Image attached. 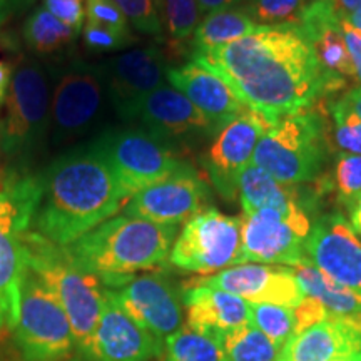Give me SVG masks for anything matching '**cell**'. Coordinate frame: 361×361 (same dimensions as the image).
Instances as JSON below:
<instances>
[{
    "label": "cell",
    "mask_w": 361,
    "mask_h": 361,
    "mask_svg": "<svg viewBox=\"0 0 361 361\" xmlns=\"http://www.w3.org/2000/svg\"><path fill=\"white\" fill-rule=\"evenodd\" d=\"M303 186L279 183L251 162L238 179V197L245 214L271 209L298 223H313L311 216L323 194L316 184L314 189Z\"/></svg>",
    "instance_id": "cell-21"
},
{
    "label": "cell",
    "mask_w": 361,
    "mask_h": 361,
    "mask_svg": "<svg viewBox=\"0 0 361 361\" xmlns=\"http://www.w3.org/2000/svg\"><path fill=\"white\" fill-rule=\"evenodd\" d=\"M51 79L39 61H22L13 71L2 124V152L24 157L42 144L51 128Z\"/></svg>",
    "instance_id": "cell-9"
},
{
    "label": "cell",
    "mask_w": 361,
    "mask_h": 361,
    "mask_svg": "<svg viewBox=\"0 0 361 361\" xmlns=\"http://www.w3.org/2000/svg\"><path fill=\"white\" fill-rule=\"evenodd\" d=\"M350 218H351V228L355 229V233H358L361 236V196L350 204Z\"/></svg>",
    "instance_id": "cell-46"
},
{
    "label": "cell",
    "mask_w": 361,
    "mask_h": 361,
    "mask_svg": "<svg viewBox=\"0 0 361 361\" xmlns=\"http://www.w3.org/2000/svg\"><path fill=\"white\" fill-rule=\"evenodd\" d=\"M94 144L111 166L126 202L144 188L189 166L176 154L173 146L144 129L109 130L97 137Z\"/></svg>",
    "instance_id": "cell-8"
},
{
    "label": "cell",
    "mask_w": 361,
    "mask_h": 361,
    "mask_svg": "<svg viewBox=\"0 0 361 361\" xmlns=\"http://www.w3.org/2000/svg\"><path fill=\"white\" fill-rule=\"evenodd\" d=\"M310 0H250L245 7L259 25H298Z\"/></svg>",
    "instance_id": "cell-33"
},
{
    "label": "cell",
    "mask_w": 361,
    "mask_h": 361,
    "mask_svg": "<svg viewBox=\"0 0 361 361\" xmlns=\"http://www.w3.org/2000/svg\"><path fill=\"white\" fill-rule=\"evenodd\" d=\"M106 290L135 324L157 340L164 341L184 326L183 295L166 273L146 271Z\"/></svg>",
    "instance_id": "cell-13"
},
{
    "label": "cell",
    "mask_w": 361,
    "mask_h": 361,
    "mask_svg": "<svg viewBox=\"0 0 361 361\" xmlns=\"http://www.w3.org/2000/svg\"><path fill=\"white\" fill-rule=\"evenodd\" d=\"M40 201V174L25 168L0 169V333L20 318L25 256L22 238L32 228Z\"/></svg>",
    "instance_id": "cell-4"
},
{
    "label": "cell",
    "mask_w": 361,
    "mask_h": 361,
    "mask_svg": "<svg viewBox=\"0 0 361 361\" xmlns=\"http://www.w3.org/2000/svg\"><path fill=\"white\" fill-rule=\"evenodd\" d=\"M293 271L305 295L316 298L328 311L335 314L361 316V295L331 281L316 269L308 258L293 266Z\"/></svg>",
    "instance_id": "cell-27"
},
{
    "label": "cell",
    "mask_w": 361,
    "mask_h": 361,
    "mask_svg": "<svg viewBox=\"0 0 361 361\" xmlns=\"http://www.w3.org/2000/svg\"><path fill=\"white\" fill-rule=\"evenodd\" d=\"M343 13L335 0H311L298 27L326 75L341 87L355 79V69L341 30Z\"/></svg>",
    "instance_id": "cell-22"
},
{
    "label": "cell",
    "mask_w": 361,
    "mask_h": 361,
    "mask_svg": "<svg viewBox=\"0 0 361 361\" xmlns=\"http://www.w3.org/2000/svg\"><path fill=\"white\" fill-rule=\"evenodd\" d=\"M341 30H343V37H345L346 47H348L350 57H351V64H353L355 69V79L356 82L361 85V30L355 29L353 25L348 24L343 17L341 22Z\"/></svg>",
    "instance_id": "cell-41"
},
{
    "label": "cell",
    "mask_w": 361,
    "mask_h": 361,
    "mask_svg": "<svg viewBox=\"0 0 361 361\" xmlns=\"http://www.w3.org/2000/svg\"><path fill=\"white\" fill-rule=\"evenodd\" d=\"M107 96L102 66L74 62L56 80L51 99L52 141L79 137L96 124Z\"/></svg>",
    "instance_id": "cell-12"
},
{
    "label": "cell",
    "mask_w": 361,
    "mask_h": 361,
    "mask_svg": "<svg viewBox=\"0 0 361 361\" xmlns=\"http://www.w3.org/2000/svg\"><path fill=\"white\" fill-rule=\"evenodd\" d=\"M305 252L324 276L361 295V241L341 213H328L313 221Z\"/></svg>",
    "instance_id": "cell-18"
},
{
    "label": "cell",
    "mask_w": 361,
    "mask_h": 361,
    "mask_svg": "<svg viewBox=\"0 0 361 361\" xmlns=\"http://www.w3.org/2000/svg\"><path fill=\"white\" fill-rule=\"evenodd\" d=\"M340 101L345 104L348 109L353 111L356 116L361 117V85H356V87L350 89L348 92L343 94Z\"/></svg>",
    "instance_id": "cell-45"
},
{
    "label": "cell",
    "mask_w": 361,
    "mask_h": 361,
    "mask_svg": "<svg viewBox=\"0 0 361 361\" xmlns=\"http://www.w3.org/2000/svg\"><path fill=\"white\" fill-rule=\"evenodd\" d=\"M361 351V316L335 314L298 333L283 346L278 361H333Z\"/></svg>",
    "instance_id": "cell-24"
},
{
    "label": "cell",
    "mask_w": 361,
    "mask_h": 361,
    "mask_svg": "<svg viewBox=\"0 0 361 361\" xmlns=\"http://www.w3.org/2000/svg\"><path fill=\"white\" fill-rule=\"evenodd\" d=\"M241 218L206 207L186 221L176 236L169 263L186 273L211 276L239 264Z\"/></svg>",
    "instance_id": "cell-10"
},
{
    "label": "cell",
    "mask_w": 361,
    "mask_h": 361,
    "mask_svg": "<svg viewBox=\"0 0 361 361\" xmlns=\"http://www.w3.org/2000/svg\"><path fill=\"white\" fill-rule=\"evenodd\" d=\"M335 2L345 17L361 12V0H335Z\"/></svg>",
    "instance_id": "cell-47"
},
{
    "label": "cell",
    "mask_w": 361,
    "mask_h": 361,
    "mask_svg": "<svg viewBox=\"0 0 361 361\" xmlns=\"http://www.w3.org/2000/svg\"><path fill=\"white\" fill-rule=\"evenodd\" d=\"M44 7L62 24L80 34L85 24V0H44Z\"/></svg>",
    "instance_id": "cell-39"
},
{
    "label": "cell",
    "mask_w": 361,
    "mask_h": 361,
    "mask_svg": "<svg viewBox=\"0 0 361 361\" xmlns=\"http://www.w3.org/2000/svg\"><path fill=\"white\" fill-rule=\"evenodd\" d=\"M194 281L231 293L250 305L296 308L306 296L293 268L278 264H236Z\"/></svg>",
    "instance_id": "cell-19"
},
{
    "label": "cell",
    "mask_w": 361,
    "mask_h": 361,
    "mask_svg": "<svg viewBox=\"0 0 361 361\" xmlns=\"http://www.w3.org/2000/svg\"><path fill=\"white\" fill-rule=\"evenodd\" d=\"M166 80L184 94L218 130L247 109L223 79L192 61L169 67Z\"/></svg>",
    "instance_id": "cell-25"
},
{
    "label": "cell",
    "mask_w": 361,
    "mask_h": 361,
    "mask_svg": "<svg viewBox=\"0 0 361 361\" xmlns=\"http://www.w3.org/2000/svg\"><path fill=\"white\" fill-rule=\"evenodd\" d=\"M251 306V322L268 336L278 348L283 346L295 336L296 333V316L295 308L278 305H250Z\"/></svg>",
    "instance_id": "cell-31"
},
{
    "label": "cell",
    "mask_w": 361,
    "mask_h": 361,
    "mask_svg": "<svg viewBox=\"0 0 361 361\" xmlns=\"http://www.w3.org/2000/svg\"><path fill=\"white\" fill-rule=\"evenodd\" d=\"M196 2L201 13H211L216 11H223V8L246 7L250 0H196Z\"/></svg>",
    "instance_id": "cell-42"
},
{
    "label": "cell",
    "mask_w": 361,
    "mask_h": 361,
    "mask_svg": "<svg viewBox=\"0 0 361 361\" xmlns=\"http://www.w3.org/2000/svg\"><path fill=\"white\" fill-rule=\"evenodd\" d=\"M168 69V59L157 45L130 49L106 62L102 74L116 114L130 123L139 102L164 85Z\"/></svg>",
    "instance_id": "cell-16"
},
{
    "label": "cell",
    "mask_w": 361,
    "mask_h": 361,
    "mask_svg": "<svg viewBox=\"0 0 361 361\" xmlns=\"http://www.w3.org/2000/svg\"><path fill=\"white\" fill-rule=\"evenodd\" d=\"M211 197L204 179L192 166H186L134 194L124 204V214L154 224L179 226L209 207Z\"/></svg>",
    "instance_id": "cell-14"
},
{
    "label": "cell",
    "mask_w": 361,
    "mask_h": 361,
    "mask_svg": "<svg viewBox=\"0 0 361 361\" xmlns=\"http://www.w3.org/2000/svg\"><path fill=\"white\" fill-rule=\"evenodd\" d=\"M25 266L52 293L74 329L78 350L75 358L87 350L99 323L106 286L92 274L72 263L64 246L49 241L42 234L29 229L22 238Z\"/></svg>",
    "instance_id": "cell-5"
},
{
    "label": "cell",
    "mask_w": 361,
    "mask_h": 361,
    "mask_svg": "<svg viewBox=\"0 0 361 361\" xmlns=\"http://www.w3.org/2000/svg\"><path fill=\"white\" fill-rule=\"evenodd\" d=\"M124 204L111 166L92 142L66 152L40 173L32 229L59 246H69Z\"/></svg>",
    "instance_id": "cell-2"
},
{
    "label": "cell",
    "mask_w": 361,
    "mask_h": 361,
    "mask_svg": "<svg viewBox=\"0 0 361 361\" xmlns=\"http://www.w3.org/2000/svg\"><path fill=\"white\" fill-rule=\"evenodd\" d=\"M114 4L135 30L151 35L162 34L164 22L152 0H114Z\"/></svg>",
    "instance_id": "cell-36"
},
{
    "label": "cell",
    "mask_w": 361,
    "mask_h": 361,
    "mask_svg": "<svg viewBox=\"0 0 361 361\" xmlns=\"http://www.w3.org/2000/svg\"><path fill=\"white\" fill-rule=\"evenodd\" d=\"M164 341L135 324L107 295L99 323L87 350L79 361H157L162 360Z\"/></svg>",
    "instance_id": "cell-20"
},
{
    "label": "cell",
    "mask_w": 361,
    "mask_h": 361,
    "mask_svg": "<svg viewBox=\"0 0 361 361\" xmlns=\"http://www.w3.org/2000/svg\"><path fill=\"white\" fill-rule=\"evenodd\" d=\"M13 79V67L6 61H0V106L6 104Z\"/></svg>",
    "instance_id": "cell-44"
},
{
    "label": "cell",
    "mask_w": 361,
    "mask_h": 361,
    "mask_svg": "<svg viewBox=\"0 0 361 361\" xmlns=\"http://www.w3.org/2000/svg\"><path fill=\"white\" fill-rule=\"evenodd\" d=\"M162 361H223L221 343L183 326L164 340Z\"/></svg>",
    "instance_id": "cell-29"
},
{
    "label": "cell",
    "mask_w": 361,
    "mask_h": 361,
    "mask_svg": "<svg viewBox=\"0 0 361 361\" xmlns=\"http://www.w3.org/2000/svg\"><path fill=\"white\" fill-rule=\"evenodd\" d=\"M343 17H345V16H343ZM345 20L348 22V24L353 25L355 29L361 30V12H358V13H351V16H346Z\"/></svg>",
    "instance_id": "cell-48"
},
{
    "label": "cell",
    "mask_w": 361,
    "mask_h": 361,
    "mask_svg": "<svg viewBox=\"0 0 361 361\" xmlns=\"http://www.w3.org/2000/svg\"><path fill=\"white\" fill-rule=\"evenodd\" d=\"M329 116L333 126L329 134L333 137V144L346 154L361 156V117L343 104L340 99L328 104Z\"/></svg>",
    "instance_id": "cell-32"
},
{
    "label": "cell",
    "mask_w": 361,
    "mask_h": 361,
    "mask_svg": "<svg viewBox=\"0 0 361 361\" xmlns=\"http://www.w3.org/2000/svg\"><path fill=\"white\" fill-rule=\"evenodd\" d=\"M78 32L62 24L44 6L34 8L22 27L25 45L37 56H52L78 39Z\"/></svg>",
    "instance_id": "cell-28"
},
{
    "label": "cell",
    "mask_w": 361,
    "mask_h": 361,
    "mask_svg": "<svg viewBox=\"0 0 361 361\" xmlns=\"http://www.w3.org/2000/svg\"><path fill=\"white\" fill-rule=\"evenodd\" d=\"M329 157V129L318 104L279 117L256 146L252 164L284 184L323 178Z\"/></svg>",
    "instance_id": "cell-6"
},
{
    "label": "cell",
    "mask_w": 361,
    "mask_h": 361,
    "mask_svg": "<svg viewBox=\"0 0 361 361\" xmlns=\"http://www.w3.org/2000/svg\"><path fill=\"white\" fill-rule=\"evenodd\" d=\"M258 27L245 7L223 8L206 13L191 37L192 54H202L246 37Z\"/></svg>",
    "instance_id": "cell-26"
},
{
    "label": "cell",
    "mask_w": 361,
    "mask_h": 361,
    "mask_svg": "<svg viewBox=\"0 0 361 361\" xmlns=\"http://www.w3.org/2000/svg\"><path fill=\"white\" fill-rule=\"evenodd\" d=\"M191 61L223 79L246 107L273 119L343 89L328 78L298 25H258L231 44L191 54Z\"/></svg>",
    "instance_id": "cell-1"
},
{
    "label": "cell",
    "mask_w": 361,
    "mask_h": 361,
    "mask_svg": "<svg viewBox=\"0 0 361 361\" xmlns=\"http://www.w3.org/2000/svg\"><path fill=\"white\" fill-rule=\"evenodd\" d=\"M200 7L196 0H164L162 22L173 42H186L200 24Z\"/></svg>",
    "instance_id": "cell-34"
},
{
    "label": "cell",
    "mask_w": 361,
    "mask_h": 361,
    "mask_svg": "<svg viewBox=\"0 0 361 361\" xmlns=\"http://www.w3.org/2000/svg\"><path fill=\"white\" fill-rule=\"evenodd\" d=\"M12 333L22 361H66L78 350L66 311L29 268L22 283L20 318Z\"/></svg>",
    "instance_id": "cell-7"
},
{
    "label": "cell",
    "mask_w": 361,
    "mask_h": 361,
    "mask_svg": "<svg viewBox=\"0 0 361 361\" xmlns=\"http://www.w3.org/2000/svg\"><path fill=\"white\" fill-rule=\"evenodd\" d=\"M82 39L89 51L92 52L121 51L134 40L133 35L121 34L117 30L109 29V27L94 24L90 20H85L82 27Z\"/></svg>",
    "instance_id": "cell-37"
},
{
    "label": "cell",
    "mask_w": 361,
    "mask_h": 361,
    "mask_svg": "<svg viewBox=\"0 0 361 361\" xmlns=\"http://www.w3.org/2000/svg\"><path fill=\"white\" fill-rule=\"evenodd\" d=\"M333 361H361V351H356V353H351L348 356H343V358H338Z\"/></svg>",
    "instance_id": "cell-49"
},
{
    "label": "cell",
    "mask_w": 361,
    "mask_h": 361,
    "mask_svg": "<svg viewBox=\"0 0 361 361\" xmlns=\"http://www.w3.org/2000/svg\"><path fill=\"white\" fill-rule=\"evenodd\" d=\"M276 121L247 107L213 135L201 156V166L223 200H236L239 176L251 164L256 146Z\"/></svg>",
    "instance_id": "cell-11"
},
{
    "label": "cell",
    "mask_w": 361,
    "mask_h": 361,
    "mask_svg": "<svg viewBox=\"0 0 361 361\" xmlns=\"http://www.w3.org/2000/svg\"><path fill=\"white\" fill-rule=\"evenodd\" d=\"M221 350L223 361H278L281 353V348L252 324L229 333L221 341Z\"/></svg>",
    "instance_id": "cell-30"
},
{
    "label": "cell",
    "mask_w": 361,
    "mask_h": 361,
    "mask_svg": "<svg viewBox=\"0 0 361 361\" xmlns=\"http://www.w3.org/2000/svg\"><path fill=\"white\" fill-rule=\"evenodd\" d=\"M313 223H298L271 209L241 218L239 264L296 266L306 258L305 243Z\"/></svg>",
    "instance_id": "cell-15"
},
{
    "label": "cell",
    "mask_w": 361,
    "mask_h": 361,
    "mask_svg": "<svg viewBox=\"0 0 361 361\" xmlns=\"http://www.w3.org/2000/svg\"><path fill=\"white\" fill-rule=\"evenodd\" d=\"M85 20L130 35V24L114 0H85Z\"/></svg>",
    "instance_id": "cell-38"
},
{
    "label": "cell",
    "mask_w": 361,
    "mask_h": 361,
    "mask_svg": "<svg viewBox=\"0 0 361 361\" xmlns=\"http://www.w3.org/2000/svg\"><path fill=\"white\" fill-rule=\"evenodd\" d=\"M180 295L186 308V326L219 343L229 333L252 324L250 303L231 293L192 281Z\"/></svg>",
    "instance_id": "cell-23"
},
{
    "label": "cell",
    "mask_w": 361,
    "mask_h": 361,
    "mask_svg": "<svg viewBox=\"0 0 361 361\" xmlns=\"http://www.w3.org/2000/svg\"><path fill=\"white\" fill-rule=\"evenodd\" d=\"M178 236V226L154 224L130 216H112L66 247L72 263L106 288L164 264Z\"/></svg>",
    "instance_id": "cell-3"
},
{
    "label": "cell",
    "mask_w": 361,
    "mask_h": 361,
    "mask_svg": "<svg viewBox=\"0 0 361 361\" xmlns=\"http://www.w3.org/2000/svg\"><path fill=\"white\" fill-rule=\"evenodd\" d=\"M333 186L338 197L350 207L356 197L361 196V156L340 152L333 168Z\"/></svg>",
    "instance_id": "cell-35"
},
{
    "label": "cell",
    "mask_w": 361,
    "mask_h": 361,
    "mask_svg": "<svg viewBox=\"0 0 361 361\" xmlns=\"http://www.w3.org/2000/svg\"><path fill=\"white\" fill-rule=\"evenodd\" d=\"M34 0H0V27L16 16L17 12L24 11Z\"/></svg>",
    "instance_id": "cell-43"
},
{
    "label": "cell",
    "mask_w": 361,
    "mask_h": 361,
    "mask_svg": "<svg viewBox=\"0 0 361 361\" xmlns=\"http://www.w3.org/2000/svg\"><path fill=\"white\" fill-rule=\"evenodd\" d=\"M169 146H192L218 133L202 112L173 85H161L139 102L134 119Z\"/></svg>",
    "instance_id": "cell-17"
},
{
    "label": "cell",
    "mask_w": 361,
    "mask_h": 361,
    "mask_svg": "<svg viewBox=\"0 0 361 361\" xmlns=\"http://www.w3.org/2000/svg\"><path fill=\"white\" fill-rule=\"evenodd\" d=\"M2 124H0V156H2Z\"/></svg>",
    "instance_id": "cell-51"
},
{
    "label": "cell",
    "mask_w": 361,
    "mask_h": 361,
    "mask_svg": "<svg viewBox=\"0 0 361 361\" xmlns=\"http://www.w3.org/2000/svg\"><path fill=\"white\" fill-rule=\"evenodd\" d=\"M152 2L156 4L157 11H159V12H161V16H162V6H164V0H152Z\"/></svg>",
    "instance_id": "cell-50"
},
{
    "label": "cell",
    "mask_w": 361,
    "mask_h": 361,
    "mask_svg": "<svg viewBox=\"0 0 361 361\" xmlns=\"http://www.w3.org/2000/svg\"><path fill=\"white\" fill-rule=\"evenodd\" d=\"M329 311L324 308V306L319 303L318 300L313 296H305V300L301 301L300 305L295 308V316H296V333L305 331L313 324L323 322L326 319Z\"/></svg>",
    "instance_id": "cell-40"
}]
</instances>
